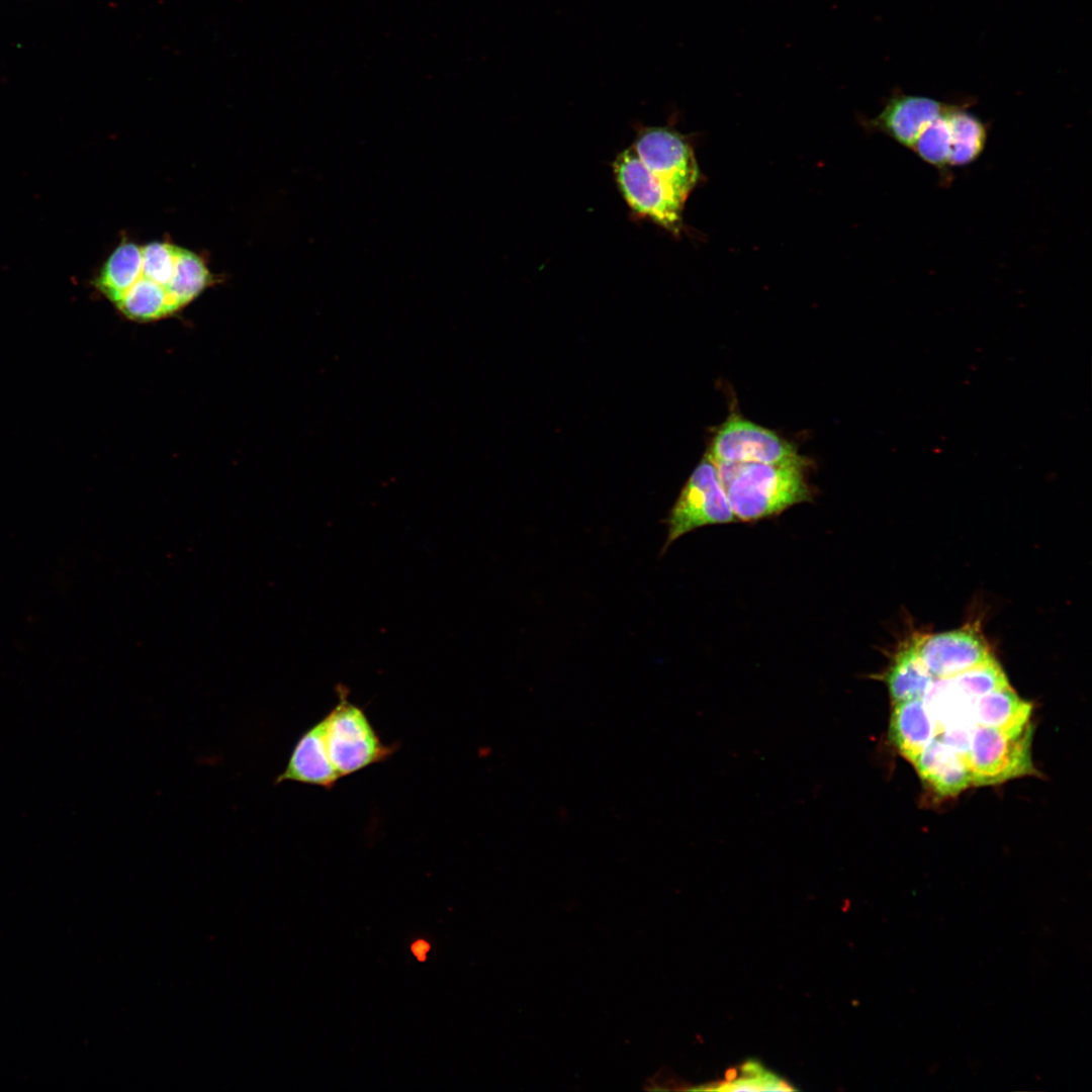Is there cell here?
I'll return each instance as SVG.
<instances>
[{
  "mask_svg": "<svg viewBox=\"0 0 1092 1092\" xmlns=\"http://www.w3.org/2000/svg\"><path fill=\"white\" fill-rule=\"evenodd\" d=\"M806 461L764 464H717L737 521L755 522L780 515L813 496L805 474Z\"/></svg>",
  "mask_w": 1092,
  "mask_h": 1092,
  "instance_id": "1",
  "label": "cell"
},
{
  "mask_svg": "<svg viewBox=\"0 0 1092 1092\" xmlns=\"http://www.w3.org/2000/svg\"><path fill=\"white\" fill-rule=\"evenodd\" d=\"M337 705L324 717L326 743L332 764L340 778L386 760L396 745H385L364 710L352 703L348 689L336 688Z\"/></svg>",
  "mask_w": 1092,
  "mask_h": 1092,
  "instance_id": "2",
  "label": "cell"
},
{
  "mask_svg": "<svg viewBox=\"0 0 1092 1092\" xmlns=\"http://www.w3.org/2000/svg\"><path fill=\"white\" fill-rule=\"evenodd\" d=\"M717 464L708 453L697 465L663 523L667 548L684 535L701 527L736 522Z\"/></svg>",
  "mask_w": 1092,
  "mask_h": 1092,
  "instance_id": "3",
  "label": "cell"
},
{
  "mask_svg": "<svg viewBox=\"0 0 1092 1092\" xmlns=\"http://www.w3.org/2000/svg\"><path fill=\"white\" fill-rule=\"evenodd\" d=\"M1032 727L1011 738L997 728L976 725L966 760L972 785H996L1012 778L1035 775L1031 761Z\"/></svg>",
  "mask_w": 1092,
  "mask_h": 1092,
  "instance_id": "4",
  "label": "cell"
},
{
  "mask_svg": "<svg viewBox=\"0 0 1092 1092\" xmlns=\"http://www.w3.org/2000/svg\"><path fill=\"white\" fill-rule=\"evenodd\" d=\"M632 147L642 164L685 204L700 179L699 167L687 140L665 127H647L639 132Z\"/></svg>",
  "mask_w": 1092,
  "mask_h": 1092,
  "instance_id": "5",
  "label": "cell"
},
{
  "mask_svg": "<svg viewBox=\"0 0 1092 1092\" xmlns=\"http://www.w3.org/2000/svg\"><path fill=\"white\" fill-rule=\"evenodd\" d=\"M708 455L716 464L805 461L794 444L735 414L715 434Z\"/></svg>",
  "mask_w": 1092,
  "mask_h": 1092,
  "instance_id": "6",
  "label": "cell"
},
{
  "mask_svg": "<svg viewBox=\"0 0 1092 1092\" xmlns=\"http://www.w3.org/2000/svg\"><path fill=\"white\" fill-rule=\"evenodd\" d=\"M617 184L634 212L678 235L682 229L684 204L642 164L633 147L614 162Z\"/></svg>",
  "mask_w": 1092,
  "mask_h": 1092,
  "instance_id": "7",
  "label": "cell"
},
{
  "mask_svg": "<svg viewBox=\"0 0 1092 1092\" xmlns=\"http://www.w3.org/2000/svg\"><path fill=\"white\" fill-rule=\"evenodd\" d=\"M918 654L934 677L950 676L994 657L977 631L961 629L914 637Z\"/></svg>",
  "mask_w": 1092,
  "mask_h": 1092,
  "instance_id": "8",
  "label": "cell"
},
{
  "mask_svg": "<svg viewBox=\"0 0 1092 1092\" xmlns=\"http://www.w3.org/2000/svg\"><path fill=\"white\" fill-rule=\"evenodd\" d=\"M339 779L341 778L329 757L326 723L323 718L300 735L284 770L276 777L274 784L295 782L331 790Z\"/></svg>",
  "mask_w": 1092,
  "mask_h": 1092,
  "instance_id": "9",
  "label": "cell"
},
{
  "mask_svg": "<svg viewBox=\"0 0 1092 1092\" xmlns=\"http://www.w3.org/2000/svg\"><path fill=\"white\" fill-rule=\"evenodd\" d=\"M946 105L928 97L899 94L889 100L870 124L911 150L923 127L941 114Z\"/></svg>",
  "mask_w": 1092,
  "mask_h": 1092,
  "instance_id": "10",
  "label": "cell"
},
{
  "mask_svg": "<svg viewBox=\"0 0 1092 1092\" xmlns=\"http://www.w3.org/2000/svg\"><path fill=\"white\" fill-rule=\"evenodd\" d=\"M912 763L921 779L942 797L954 796L972 785L966 758L937 737L921 750Z\"/></svg>",
  "mask_w": 1092,
  "mask_h": 1092,
  "instance_id": "11",
  "label": "cell"
},
{
  "mask_svg": "<svg viewBox=\"0 0 1092 1092\" xmlns=\"http://www.w3.org/2000/svg\"><path fill=\"white\" fill-rule=\"evenodd\" d=\"M1031 711L1032 705L1009 685L978 698L972 713L977 725L994 727L1008 737L1017 738L1031 726Z\"/></svg>",
  "mask_w": 1092,
  "mask_h": 1092,
  "instance_id": "12",
  "label": "cell"
},
{
  "mask_svg": "<svg viewBox=\"0 0 1092 1092\" xmlns=\"http://www.w3.org/2000/svg\"><path fill=\"white\" fill-rule=\"evenodd\" d=\"M935 736L934 721L921 699L893 704L889 739L906 759L913 762Z\"/></svg>",
  "mask_w": 1092,
  "mask_h": 1092,
  "instance_id": "13",
  "label": "cell"
},
{
  "mask_svg": "<svg viewBox=\"0 0 1092 1092\" xmlns=\"http://www.w3.org/2000/svg\"><path fill=\"white\" fill-rule=\"evenodd\" d=\"M881 677L893 704L920 699L933 679L918 654L914 637L900 646Z\"/></svg>",
  "mask_w": 1092,
  "mask_h": 1092,
  "instance_id": "14",
  "label": "cell"
},
{
  "mask_svg": "<svg viewBox=\"0 0 1092 1092\" xmlns=\"http://www.w3.org/2000/svg\"><path fill=\"white\" fill-rule=\"evenodd\" d=\"M934 721L936 735L951 725H977L973 719L976 700L966 696L952 675L934 677L920 698Z\"/></svg>",
  "mask_w": 1092,
  "mask_h": 1092,
  "instance_id": "15",
  "label": "cell"
},
{
  "mask_svg": "<svg viewBox=\"0 0 1092 1092\" xmlns=\"http://www.w3.org/2000/svg\"><path fill=\"white\" fill-rule=\"evenodd\" d=\"M947 117L950 129L949 166H966L982 154L987 141V127L976 115L960 106L949 105Z\"/></svg>",
  "mask_w": 1092,
  "mask_h": 1092,
  "instance_id": "16",
  "label": "cell"
},
{
  "mask_svg": "<svg viewBox=\"0 0 1092 1092\" xmlns=\"http://www.w3.org/2000/svg\"><path fill=\"white\" fill-rule=\"evenodd\" d=\"M948 108L949 104L941 114L923 127L911 149L921 160L938 170H943L948 165L950 154Z\"/></svg>",
  "mask_w": 1092,
  "mask_h": 1092,
  "instance_id": "17",
  "label": "cell"
},
{
  "mask_svg": "<svg viewBox=\"0 0 1092 1092\" xmlns=\"http://www.w3.org/2000/svg\"><path fill=\"white\" fill-rule=\"evenodd\" d=\"M741 1070L739 1076L702 1089L722 1091H788L794 1089L787 1081L765 1070L757 1062H747Z\"/></svg>",
  "mask_w": 1092,
  "mask_h": 1092,
  "instance_id": "18",
  "label": "cell"
},
{
  "mask_svg": "<svg viewBox=\"0 0 1092 1092\" xmlns=\"http://www.w3.org/2000/svg\"><path fill=\"white\" fill-rule=\"evenodd\" d=\"M976 725H951L943 728L935 737L950 746L965 758L969 751Z\"/></svg>",
  "mask_w": 1092,
  "mask_h": 1092,
  "instance_id": "19",
  "label": "cell"
},
{
  "mask_svg": "<svg viewBox=\"0 0 1092 1092\" xmlns=\"http://www.w3.org/2000/svg\"><path fill=\"white\" fill-rule=\"evenodd\" d=\"M429 949H430V945L424 940H418L412 946V950L415 953V956L418 958L419 961H425L426 960V954L429 951Z\"/></svg>",
  "mask_w": 1092,
  "mask_h": 1092,
  "instance_id": "20",
  "label": "cell"
}]
</instances>
